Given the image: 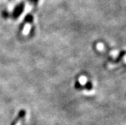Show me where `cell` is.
Listing matches in <instances>:
<instances>
[{
  "mask_svg": "<svg viewBox=\"0 0 126 125\" xmlns=\"http://www.w3.org/2000/svg\"><path fill=\"white\" fill-rule=\"evenodd\" d=\"M25 115H26L25 110H21L19 112L17 120V121H16L15 125H22V122H23V120H24V118L25 117Z\"/></svg>",
  "mask_w": 126,
  "mask_h": 125,
  "instance_id": "cell-1",
  "label": "cell"
},
{
  "mask_svg": "<svg viewBox=\"0 0 126 125\" xmlns=\"http://www.w3.org/2000/svg\"><path fill=\"white\" fill-rule=\"evenodd\" d=\"M97 49L99 51H104V44L101 43V42H99L97 44Z\"/></svg>",
  "mask_w": 126,
  "mask_h": 125,
  "instance_id": "cell-2",
  "label": "cell"
},
{
  "mask_svg": "<svg viewBox=\"0 0 126 125\" xmlns=\"http://www.w3.org/2000/svg\"><path fill=\"white\" fill-rule=\"evenodd\" d=\"M79 83L81 84L84 85V84H85V83L87 82V78L85 76H81V77L79 78Z\"/></svg>",
  "mask_w": 126,
  "mask_h": 125,
  "instance_id": "cell-3",
  "label": "cell"
},
{
  "mask_svg": "<svg viewBox=\"0 0 126 125\" xmlns=\"http://www.w3.org/2000/svg\"><path fill=\"white\" fill-rule=\"evenodd\" d=\"M110 54L112 56V57H116V56H118V54H119V51H116V50H113V51H112L110 53Z\"/></svg>",
  "mask_w": 126,
  "mask_h": 125,
  "instance_id": "cell-4",
  "label": "cell"
},
{
  "mask_svg": "<svg viewBox=\"0 0 126 125\" xmlns=\"http://www.w3.org/2000/svg\"><path fill=\"white\" fill-rule=\"evenodd\" d=\"M123 60H124V62L126 63V55L124 56V57H123Z\"/></svg>",
  "mask_w": 126,
  "mask_h": 125,
  "instance_id": "cell-5",
  "label": "cell"
}]
</instances>
